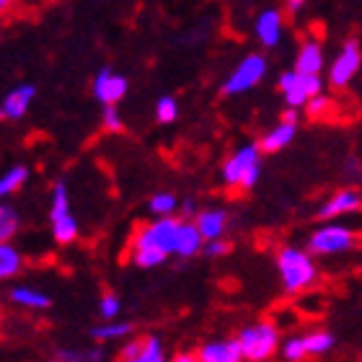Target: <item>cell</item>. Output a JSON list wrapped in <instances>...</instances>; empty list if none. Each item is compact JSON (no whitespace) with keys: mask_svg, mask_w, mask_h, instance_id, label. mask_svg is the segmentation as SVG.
<instances>
[{"mask_svg":"<svg viewBox=\"0 0 362 362\" xmlns=\"http://www.w3.org/2000/svg\"><path fill=\"white\" fill-rule=\"evenodd\" d=\"M279 355H282V360L285 362L305 360V357H308V349H305L303 337H290V339L282 341V344H279Z\"/></svg>","mask_w":362,"mask_h":362,"instance_id":"27","label":"cell"},{"mask_svg":"<svg viewBox=\"0 0 362 362\" xmlns=\"http://www.w3.org/2000/svg\"><path fill=\"white\" fill-rule=\"evenodd\" d=\"M308 0H285V8H287V13H298L303 6H305Z\"/></svg>","mask_w":362,"mask_h":362,"instance_id":"36","label":"cell"},{"mask_svg":"<svg viewBox=\"0 0 362 362\" xmlns=\"http://www.w3.org/2000/svg\"><path fill=\"white\" fill-rule=\"evenodd\" d=\"M360 210H362V189L341 187L318 207L316 215L324 223V220H339L344 215H352V212H360Z\"/></svg>","mask_w":362,"mask_h":362,"instance_id":"10","label":"cell"},{"mask_svg":"<svg viewBox=\"0 0 362 362\" xmlns=\"http://www.w3.org/2000/svg\"><path fill=\"white\" fill-rule=\"evenodd\" d=\"M148 207H151L153 218H168V215H176L179 199H176V194H171V192H158V194L151 197Z\"/></svg>","mask_w":362,"mask_h":362,"instance_id":"25","label":"cell"},{"mask_svg":"<svg viewBox=\"0 0 362 362\" xmlns=\"http://www.w3.org/2000/svg\"><path fill=\"white\" fill-rule=\"evenodd\" d=\"M29 181V168L21 166V163H16L6 171V174L0 176V197H11L16 194L18 189L23 187Z\"/></svg>","mask_w":362,"mask_h":362,"instance_id":"22","label":"cell"},{"mask_svg":"<svg viewBox=\"0 0 362 362\" xmlns=\"http://www.w3.org/2000/svg\"><path fill=\"white\" fill-rule=\"evenodd\" d=\"M122 362H168V357H166V352H163V344H160L158 337H145L140 355L129 357V360H122Z\"/></svg>","mask_w":362,"mask_h":362,"instance_id":"24","label":"cell"},{"mask_svg":"<svg viewBox=\"0 0 362 362\" xmlns=\"http://www.w3.org/2000/svg\"><path fill=\"white\" fill-rule=\"evenodd\" d=\"M277 88L285 98L287 106L293 109H305L310 98L324 93V81L321 76H313V73H300V70H285L282 76L277 78Z\"/></svg>","mask_w":362,"mask_h":362,"instance_id":"7","label":"cell"},{"mask_svg":"<svg viewBox=\"0 0 362 362\" xmlns=\"http://www.w3.org/2000/svg\"><path fill=\"white\" fill-rule=\"evenodd\" d=\"M90 88H93V96H96L98 104H119L122 98L127 96V78L119 76V73H114L112 68H101L93 76V83H90Z\"/></svg>","mask_w":362,"mask_h":362,"instance_id":"12","label":"cell"},{"mask_svg":"<svg viewBox=\"0 0 362 362\" xmlns=\"http://www.w3.org/2000/svg\"><path fill=\"white\" fill-rule=\"evenodd\" d=\"M34 96H37V88L31 83H21L16 86V88H11L3 96V101H0V117L6 122H18L26 117V112H29L31 101H34Z\"/></svg>","mask_w":362,"mask_h":362,"instance_id":"14","label":"cell"},{"mask_svg":"<svg viewBox=\"0 0 362 362\" xmlns=\"http://www.w3.org/2000/svg\"><path fill=\"white\" fill-rule=\"evenodd\" d=\"M202 251L207 254V257H226L228 251H230V243H228L226 238H215V241L204 243Z\"/></svg>","mask_w":362,"mask_h":362,"instance_id":"33","label":"cell"},{"mask_svg":"<svg viewBox=\"0 0 362 362\" xmlns=\"http://www.w3.org/2000/svg\"><path fill=\"white\" fill-rule=\"evenodd\" d=\"M45 362H78V360H73V357H65V355H57V357H49V360H45Z\"/></svg>","mask_w":362,"mask_h":362,"instance_id":"38","label":"cell"},{"mask_svg":"<svg viewBox=\"0 0 362 362\" xmlns=\"http://www.w3.org/2000/svg\"><path fill=\"white\" fill-rule=\"evenodd\" d=\"M197 357H199V362H246L238 337L202 341L197 347Z\"/></svg>","mask_w":362,"mask_h":362,"instance_id":"13","label":"cell"},{"mask_svg":"<svg viewBox=\"0 0 362 362\" xmlns=\"http://www.w3.org/2000/svg\"><path fill=\"white\" fill-rule=\"evenodd\" d=\"M168 362H199V357H197V352H176Z\"/></svg>","mask_w":362,"mask_h":362,"instance_id":"35","label":"cell"},{"mask_svg":"<svg viewBox=\"0 0 362 362\" xmlns=\"http://www.w3.org/2000/svg\"><path fill=\"white\" fill-rule=\"evenodd\" d=\"M21 228V218L18 212L11 207V204H3L0 207V241H11Z\"/></svg>","mask_w":362,"mask_h":362,"instance_id":"26","label":"cell"},{"mask_svg":"<svg viewBox=\"0 0 362 362\" xmlns=\"http://www.w3.org/2000/svg\"><path fill=\"white\" fill-rule=\"evenodd\" d=\"M49 228H52V238L60 246H68L78 238V220L70 207V194L65 181H57L52 187L49 197Z\"/></svg>","mask_w":362,"mask_h":362,"instance_id":"6","label":"cell"},{"mask_svg":"<svg viewBox=\"0 0 362 362\" xmlns=\"http://www.w3.org/2000/svg\"><path fill=\"white\" fill-rule=\"evenodd\" d=\"M23 269L21 251L11 241H0V279H13Z\"/></svg>","mask_w":362,"mask_h":362,"instance_id":"21","label":"cell"},{"mask_svg":"<svg viewBox=\"0 0 362 362\" xmlns=\"http://www.w3.org/2000/svg\"><path fill=\"white\" fill-rule=\"evenodd\" d=\"M274 264H277L279 282L287 295L305 293L316 285L318 279V264L316 257L308 249H298V246H279L274 254Z\"/></svg>","mask_w":362,"mask_h":362,"instance_id":"1","label":"cell"},{"mask_svg":"<svg viewBox=\"0 0 362 362\" xmlns=\"http://www.w3.org/2000/svg\"><path fill=\"white\" fill-rule=\"evenodd\" d=\"M295 132H298V109L287 106L285 112H282V117H279L277 124H274L272 129H267L264 135H262L259 145H262V151L264 153H279L293 143Z\"/></svg>","mask_w":362,"mask_h":362,"instance_id":"11","label":"cell"},{"mask_svg":"<svg viewBox=\"0 0 362 362\" xmlns=\"http://www.w3.org/2000/svg\"><path fill=\"white\" fill-rule=\"evenodd\" d=\"M347 176H352L355 181H362V160H347Z\"/></svg>","mask_w":362,"mask_h":362,"instance_id":"34","label":"cell"},{"mask_svg":"<svg viewBox=\"0 0 362 362\" xmlns=\"http://www.w3.org/2000/svg\"><path fill=\"white\" fill-rule=\"evenodd\" d=\"M332 109V98L329 96H324V93H318V96H313L305 104V112H308V117L310 119H318V117H324L326 112Z\"/></svg>","mask_w":362,"mask_h":362,"instance_id":"32","label":"cell"},{"mask_svg":"<svg viewBox=\"0 0 362 362\" xmlns=\"http://www.w3.org/2000/svg\"><path fill=\"white\" fill-rule=\"evenodd\" d=\"M119 313H122L119 298H117L114 293L101 295V300H98V318H101V321H117Z\"/></svg>","mask_w":362,"mask_h":362,"instance_id":"29","label":"cell"},{"mask_svg":"<svg viewBox=\"0 0 362 362\" xmlns=\"http://www.w3.org/2000/svg\"><path fill=\"white\" fill-rule=\"evenodd\" d=\"M194 223L202 233L204 243L215 241V238H223L228 230V212L223 207H207V210H199L194 215Z\"/></svg>","mask_w":362,"mask_h":362,"instance_id":"17","label":"cell"},{"mask_svg":"<svg viewBox=\"0 0 362 362\" xmlns=\"http://www.w3.org/2000/svg\"><path fill=\"white\" fill-rule=\"evenodd\" d=\"M181 210H184V218H192V215H197V204L192 199H187V202L181 204Z\"/></svg>","mask_w":362,"mask_h":362,"instance_id":"37","label":"cell"},{"mask_svg":"<svg viewBox=\"0 0 362 362\" xmlns=\"http://www.w3.org/2000/svg\"><path fill=\"white\" fill-rule=\"evenodd\" d=\"M295 70L300 73H313V76H321L324 70V47L318 39H305L298 49V57H295Z\"/></svg>","mask_w":362,"mask_h":362,"instance_id":"18","label":"cell"},{"mask_svg":"<svg viewBox=\"0 0 362 362\" xmlns=\"http://www.w3.org/2000/svg\"><path fill=\"white\" fill-rule=\"evenodd\" d=\"M16 0H0V8H3V11H8V8L13 6Z\"/></svg>","mask_w":362,"mask_h":362,"instance_id":"39","label":"cell"},{"mask_svg":"<svg viewBox=\"0 0 362 362\" xmlns=\"http://www.w3.org/2000/svg\"><path fill=\"white\" fill-rule=\"evenodd\" d=\"M156 119L160 122V124H171V122L179 117V104H176L174 96H160L158 101H156Z\"/></svg>","mask_w":362,"mask_h":362,"instance_id":"28","label":"cell"},{"mask_svg":"<svg viewBox=\"0 0 362 362\" xmlns=\"http://www.w3.org/2000/svg\"><path fill=\"white\" fill-rule=\"evenodd\" d=\"M360 65H362V47L357 39H347L344 45H341L339 54L334 57L332 68H329V86L337 90L347 88L355 76L360 73Z\"/></svg>","mask_w":362,"mask_h":362,"instance_id":"9","label":"cell"},{"mask_svg":"<svg viewBox=\"0 0 362 362\" xmlns=\"http://www.w3.org/2000/svg\"><path fill=\"white\" fill-rule=\"evenodd\" d=\"M282 29H285V18H282V11H277V8L262 11L257 16V23H254V34H257L262 47H277L279 39H282Z\"/></svg>","mask_w":362,"mask_h":362,"instance_id":"15","label":"cell"},{"mask_svg":"<svg viewBox=\"0 0 362 362\" xmlns=\"http://www.w3.org/2000/svg\"><path fill=\"white\" fill-rule=\"evenodd\" d=\"M267 76V57L259 52H251L246 54L238 65L233 68V73L223 81L220 90H223V96H241L246 90L257 88Z\"/></svg>","mask_w":362,"mask_h":362,"instance_id":"8","label":"cell"},{"mask_svg":"<svg viewBox=\"0 0 362 362\" xmlns=\"http://www.w3.org/2000/svg\"><path fill=\"white\" fill-rule=\"evenodd\" d=\"M179 223H181V218H176V215L156 218V220H151V223H143V226L132 233V238H129V249L132 251L153 249V251H160V254L171 257V254L176 251Z\"/></svg>","mask_w":362,"mask_h":362,"instance_id":"4","label":"cell"},{"mask_svg":"<svg viewBox=\"0 0 362 362\" xmlns=\"http://www.w3.org/2000/svg\"><path fill=\"white\" fill-rule=\"evenodd\" d=\"M8 300L13 303V305H18V308H29V310H45L52 305L49 295H45L42 290L29 287V285L11 287V290H8Z\"/></svg>","mask_w":362,"mask_h":362,"instance_id":"19","label":"cell"},{"mask_svg":"<svg viewBox=\"0 0 362 362\" xmlns=\"http://www.w3.org/2000/svg\"><path fill=\"white\" fill-rule=\"evenodd\" d=\"M235 337L241 341L246 362L272 360V357L277 355V347L282 344V341H279L277 326L272 324V321H257V324H251V326H243Z\"/></svg>","mask_w":362,"mask_h":362,"instance_id":"5","label":"cell"},{"mask_svg":"<svg viewBox=\"0 0 362 362\" xmlns=\"http://www.w3.org/2000/svg\"><path fill=\"white\" fill-rule=\"evenodd\" d=\"M262 145L246 143L235 148L220 168V179L228 189H254L262 176Z\"/></svg>","mask_w":362,"mask_h":362,"instance_id":"2","label":"cell"},{"mask_svg":"<svg viewBox=\"0 0 362 362\" xmlns=\"http://www.w3.org/2000/svg\"><path fill=\"white\" fill-rule=\"evenodd\" d=\"M101 124H104L106 132H124V119H122L117 104L104 106V114H101Z\"/></svg>","mask_w":362,"mask_h":362,"instance_id":"31","label":"cell"},{"mask_svg":"<svg viewBox=\"0 0 362 362\" xmlns=\"http://www.w3.org/2000/svg\"><path fill=\"white\" fill-rule=\"evenodd\" d=\"M204 249V238L199 233V228H197L194 220L189 218H181L179 223V233H176V257L179 259H192L197 257L199 251Z\"/></svg>","mask_w":362,"mask_h":362,"instance_id":"16","label":"cell"},{"mask_svg":"<svg viewBox=\"0 0 362 362\" xmlns=\"http://www.w3.org/2000/svg\"><path fill=\"white\" fill-rule=\"evenodd\" d=\"M357 246V230L355 228L337 223V220H324V226H318L313 233L308 235L305 249L313 257H339L347 254Z\"/></svg>","mask_w":362,"mask_h":362,"instance_id":"3","label":"cell"},{"mask_svg":"<svg viewBox=\"0 0 362 362\" xmlns=\"http://www.w3.org/2000/svg\"><path fill=\"white\" fill-rule=\"evenodd\" d=\"M129 332H132V324L117 318V321H104V324L93 326V329H90V339L98 341V344H106V341L124 339Z\"/></svg>","mask_w":362,"mask_h":362,"instance_id":"20","label":"cell"},{"mask_svg":"<svg viewBox=\"0 0 362 362\" xmlns=\"http://www.w3.org/2000/svg\"><path fill=\"white\" fill-rule=\"evenodd\" d=\"M166 254H160V251H153V249H137L132 251V264H137L140 269H153V267H160L166 262Z\"/></svg>","mask_w":362,"mask_h":362,"instance_id":"30","label":"cell"},{"mask_svg":"<svg viewBox=\"0 0 362 362\" xmlns=\"http://www.w3.org/2000/svg\"><path fill=\"white\" fill-rule=\"evenodd\" d=\"M303 341H305L308 357H313V355H326V352H329V349L334 347V334L326 332V329H318V332L303 334Z\"/></svg>","mask_w":362,"mask_h":362,"instance_id":"23","label":"cell"}]
</instances>
